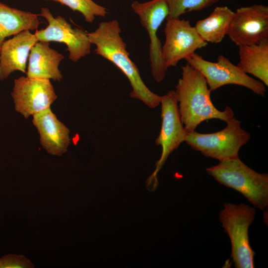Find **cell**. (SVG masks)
<instances>
[{"label": "cell", "instance_id": "cell-1", "mask_svg": "<svg viewBox=\"0 0 268 268\" xmlns=\"http://www.w3.org/2000/svg\"><path fill=\"white\" fill-rule=\"evenodd\" d=\"M182 76L175 91L181 122L188 133L195 131L202 122L210 119L227 122L234 117L233 110L226 106L220 111L213 104L203 75L188 63L181 67Z\"/></svg>", "mask_w": 268, "mask_h": 268}, {"label": "cell", "instance_id": "cell-2", "mask_svg": "<svg viewBox=\"0 0 268 268\" xmlns=\"http://www.w3.org/2000/svg\"><path fill=\"white\" fill-rule=\"evenodd\" d=\"M121 32L119 22L114 19L100 22L87 35L91 44L96 46V53L112 63L127 77L132 88L130 97L155 108L160 105L162 96L151 91L142 80L137 66L130 58Z\"/></svg>", "mask_w": 268, "mask_h": 268}, {"label": "cell", "instance_id": "cell-3", "mask_svg": "<svg viewBox=\"0 0 268 268\" xmlns=\"http://www.w3.org/2000/svg\"><path fill=\"white\" fill-rule=\"evenodd\" d=\"M221 185L241 193L254 205L263 210L268 205V175L256 172L239 157L219 161L206 169Z\"/></svg>", "mask_w": 268, "mask_h": 268}, {"label": "cell", "instance_id": "cell-4", "mask_svg": "<svg viewBox=\"0 0 268 268\" xmlns=\"http://www.w3.org/2000/svg\"><path fill=\"white\" fill-rule=\"evenodd\" d=\"M256 209L242 203L225 202L219 220L231 244V257L236 268H254L255 252L250 244L248 229L255 219Z\"/></svg>", "mask_w": 268, "mask_h": 268}, {"label": "cell", "instance_id": "cell-5", "mask_svg": "<svg viewBox=\"0 0 268 268\" xmlns=\"http://www.w3.org/2000/svg\"><path fill=\"white\" fill-rule=\"evenodd\" d=\"M222 130L209 134L195 131L188 133L185 141L195 150L206 157L219 161L239 157L240 148L250 139V134L241 127V122L235 117L226 122Z\"/></svg>", "mask_w": 268, "mask_h": 268}, {"label": "cell", "instance_id": "cell-6", "mask_svg": "<svg viewBox=\"0 0 268 268\" xmlns=\"http://www.w3.org/2000/svg\"><path fill=\"white\" fill-rule=\"evenodd\" d=\"M185 60L203 75L211 91L225 85L235 84L247 88L258 95H266V86L262 81L249 76L222 55L215 62L205 60L196 53Z\"/></svg>", "mask_w": 268, "mask_h": 268}, {"label": "cell", "instance_id": "cell-7", "mask_svg": "<svg viewBox=\"0 0 268 268\" xmlns=\"http://www.w3.org/2000/svg\"><path fill=\"white\" fill-rule=\"evenodd\" d=\"M160 104L161 127L155 143L161 147L162 152L159 159L156 162L154 171L146 182L147 188L150 191L157 188V174L168 157L185 141L188 134L181 120L175 91L169 90L162 96Z\"/></svg>", "mask_w": 268, "mask_h": 268}, {"label": "cell", "instance_id": "cell-8", "mask_svg": "<svg viewBox=\"0 0 268 268\" xmlns=\"http://www.w3.org/2000/svg\"><path fill=\"white\" fill-rule=\"evenodd\" d=\"M131 7L139 17L141 25L146 29L149 38V59L151 72L157 82L165 77L168 68L165 65L161 41L157 32L169 15L165 0H151L144 2L134 1Z\"/></svg>", "mask_w": 268, "mask_h": 268}, {"label": "cell", "instance_id": "cell-9", "mask_svg": "<svg viewBox=\"0 0 268 268\" xmlns=\"http://www.w3.org/2000/svg\"><path fill=\"white\" fill-rule=\"evenodd\" d=\"M164 28L165 41L162 47L163 60L167 68L205 47L207 43L200 37L189 20L168 16Z\"/></svg>", "mask_w": 268, "mask_h": 268}, {"label": "cell", "instance_id": "cell-10", "mask_svg": "<svg viewBox=\"0 0 268 268\" xmlns=\"http://www.w3.org/2000/svg\"><path fill=\"white\" fill-rule=\"evenodd\" d=\"M38 15L44 17L48 23L45 29L36 30L34 35L38 41L65 44L69 52L68 57L73 62L90 53L92 44L86 31L78 28H73L62 16L54 17L46 7H42Z\"/></svg>", "mask_w": 268, "mask_h": 268}, {"label": "cell", "instance_id": "cell-11", "mask_svg": "<svg viewBox=\"0 0 268 268\" xmlns=\"http://www.w3.org/2000/svg\"><path fill=\"white\" fill-rule=\"evenodd\" d=\"M11 95L15 110L26 119L50 107L57 98L49 79L23 76L14 79Z\"/></svg>", "mask_w": 268, "mask_h": 268}, {"label": "cell", "instance_id": "cell-12", "mask_svg": "<svg viewBox=\"0 0 268 268\" xmlns=\"http://www.w3.org/2000/svg\"><path fill=\"white\" fill-rule=\"evenodd\" d=\"M227 35L238 46L253 45L268 39V6L254 4L238 8Z\"/></svg>", "mask_w": 268, "mask_h": 268}, {"label": "cell", "instance_id": "cell-13", "mask_svg": "<svg viewBox=\"0 0 268 268\" xmlns=\"http://www.w3.org/2000/svg\"><path fill=\"white\" fill-rule=\"evenodd\" d=\"M32 123L40 135V141L47 152L61 156L70 143L69 129L57 118L50 107L33 116Z\"/></svg>", "mask_w": 268, "mask_h": 268}, {"label": "cell", "instance_id": "cell-14", "mask_svg": "<svg viewBox=\"0 0 268 268\" xmlns=\"http://www.w3.org/2000/svg\"><path fill=\"white\" fill-rule=\"evenodd\" d=\"M38 41L34 34L24 30L3 42L0 51V80L7 79L16 70L26 73L31 49Z\"/></svg>", "mask_w": 268, "mask_h": 268}, {"label": "cell", "instance_id": "cell-15", "mask_svg": "<svg viewBox=\"0 0 268 268\" xmlns=\"http://www.w3.org/2000/svg\"><path fill=\"white\" fill-rule=\"evenodd\" d=\"M28 58L26 76L58 81L62 79L59 66L64 57L50 48L49 42L38 41L31 48Z\"/></svg>", "mask_w": 268, "mask_h": 268}, {"label": "cell", "instance_id": "cell-16", "mask_svg": "<svg viewBox=\"0 0 268 268\" xmlns=\"http://www.w3.org/2000/svg\"><path fill=\"white\" fill-rule=\"evenodd\" d=\"M240 61L238 66L268 86V39L250 45L238 46Z\"/></svg>", "mask_w": 268, "mask_h": 268}, {"label": "cell", "instance_id": "cell-17", "mask_svg": "<svg viewBox=\"0 0 268 268\" xmlns=\"http://www.w3.org/2000/svg\"><path fill=\"white\" fill-rule=\"evenodd\" d=\"M38 15L0 2V51L6 38L24 30H37L40 23Z\"/></svg>", "mask_w": 268, "mask_h": 268}, {"label": "cell", "instance_id": "cell-18", "mask_svg": "<svg viewBox=\"0 0 268 268\" xmlns=\"http://www.w3.org/2000/svg\"><path fill=\"white\" fill-rule=\"evenodd\" d=\"M234 14L226 6L216 7L208 16L198 21L195 27L205 42L219 43L227 34Z\"/></svg>", "mask_w": 268, "mask_h": 268}, {"label": "cell", "instance_id": "cell-19", "mask_svg": "<svg viewBox=\"0 0 268 268\" xmlns=\"http://www.w3.org/2000/svg\"><path fill=\"white\" fill-rule=\"evenodd\" d=\"M65 5L73 11L80 12L87 22L92 23L96 16L105 17L108 13L105 7L92 0H51Z\"/></svg>", "mask_w": 268, "mask_h": 268}, {"label": "cell", "instance_id": "cell-20", "mask_svg": "<svg viewBox=\"0 0 268 268\" xmlns=\"http://www.w3.org/2000/svg\"><path fill=\"white\" fill-rule=\"evenodd\" d=\"M168 7V16L177 18L184 13L211 6L219 0H165Z\"/></svg>", "mask_w": 268, "mask_h": 268}, {"label": "cell", "instance_id": "cell-21", "mask_svg": "<svg viewBox=\"0 0 268 268\" xmlns=\"http://www.w3.org/2000/svg\"><path fill=\"white\" fill-rule=\"evenodd\" d=\"M34 265L22 255L9 254L0 259V268H32Z\"/></svg>", "mask_w": 268, "mask_h": 268}]
</instances>
